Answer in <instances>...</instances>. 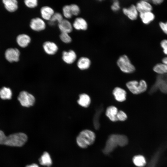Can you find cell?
Wrapping results in <instances>:
<instances>
[{"label":"cell","instance_id":"d6986e66","mask_svg":"<svg viewBox=\"0 0 167 167\" xmlns=\"http://www.w3.org/2000/svg\"><path fill=\"white\" fill-rule=\"evenodd\" d=\"M58 27L61 32L69 33L73 30V26L70 21L63 19L58 23Z\"/></svg>","mask_w":167,"mask_h":167},{"label":"cell","instance_id":"d6a6232c","mask_svg":"<svg viewBox=\"0 0 167 167\" xmlns=\"http://www.w3.org/2000/svg\"><path fill=\"white\" fill-rule=\"evenodd\" d=\"M70 6L72 15H78L80 12L79 7L75 4H72Z\"/></svg>","mask_w":167,"mask_h":167},{"label":"cell","instance_id":"e575fe53","mask_svg":"<svg viewBox=\"0 0 167 167\" xmlns=\"http://www.w3.org/2000/svg\"><path fill=\"white\" fill-rule=\"evenodd\" d=\"M160 44L163 53L167 56V39H163L161 41Z\"/></svg>","mask_w":167,"mask_h":167},{"label":"cell","instance_id":"9a60e30c","mask_svg":"<svg viewBox=\"0 0 167 167\" xmlns=\"http://www.w3.org/2000/svg\"><path fill=\"white\" fill-rule=\"evenodd\" d=\"M30 37L25 34L18 35L16 37V41L18 45L21 47H26L31 41Z\"/></svg>","mask_w":167,"mask_h":167},{"label":"cell","instance_id":"ba28073f","mask_svg":"<svg viewBox=\"0 0 167 167\" xmlns=\"http://www.w3.org/2000/svg\"><path fill=\"white\" fill-rule=\"evenodd\" d=\"M29 26L32 30L36 32H40L44 30L46 26L44 20L39 17L31 19Z\"/></svg>","mask_w":167,"mask_h":167},{"label":"cell","instance_id":"8992f818","mask_svg":"<svg viewBox=\"0 0 167 167\" xmlns=\"http://www.w3.org/2000/svg\"><path fill=\"white\" fill-rule=\"evenodd\" d=\"M158 89L164 93H167V73L157 76L154 84L151 89L150 92L152 93Z\"/></svg>","mask_w":167,"mask_h":167},{"label":"cell","instance_id":"6da1fadb","mask_svg":"<svg viewBox=\"0 0 167 167\" xmlns=\"http://www.w3.org/2000/svg\"><path fill=\"white\" fill-rule=\"evenodd\" d=\"M127 137L123 135L112 134L108 137L105 146L103 150V152L108 155L112 152L118 146L123 147L127 145Z\"/></svg>","mask_w":167,"mask_h":167},{"label":"cell","instance_id":"e0dca14e","mask_svg":"<svg viewBox=\"0 0 167 167\" xmlns=\"http://www.w3.org/2000/svg\"><path fill=\"white\" fill-rule=\"evenodd\" d=\"M73 27L78 30H86L88 27L86 20L81 17H78L75 19L72 25Z\"/></svg>","mask_w":167,"mask_h":167},{"label":"cell","instance_id":"4dcf8cb0","mask_svg":"<svg viewBox=\"0 0 167 167\" xmlns=\"http://www.w3.org/2000/svg\"><path fill=\"white\" fill-rule=\"evenodd\" d=\"M59 37L61 41L65 43H69L72 41L71 38L68 33L61 32Z\"/></svg>","mask_w":167,"mask_h":167},{"label":"cell","instance_id":"1f68e13d","mask_svg":"<svg viewBox=\"0 0 167 167\" xmlns=\"http://www.w3.org/2000/svg\"><path fill=\"white\" fill-rule=\"evenodd\" d=\"M24 3L26 6L30 8H33L37 6L38 1L37 0H25Z\"/></svg>","mask_w":167,"mask_h":167},{"label":"cell","instance_id":"ac0fdd59","mask_svg":"<svg viewBox=\"0 0 167 167\" xmlns=\"http://www.w3.org/2000/svg\"><path fill=\"white\" fill-rule=\"evenodd\" d=\"M54 10L50 7L44 6L40 10V13L43 19L49 21L54 13Z\"/></svg>","mask_w":167,"mask_h":167},{"label":"cell","instance_id":"603a6c76","mask_svg":"<svg viewBox=\"0 0 167 167\" xmlns=\"http://www.w3.org/2000/svg\"><path fill=\"white\" fill-rule=\"evenodd\" d=\"M91 100L90 96L88 94L83 93L79 96L77 101L78 103L81 106L86 108L88 107L91 103Z\"/></svg>","mask_w":167,"mask_h":167},{"label":"cell","instance_id":"277c9868","mask_svg":"<svg viewBox=\"0 0 167 167\" xmlns=\"http://www.w3.org/2000/svg\"><path fill=\"white\" fill-rule=\"evenodd\" d=\"M117 64L120 70L126 73H131L135 71V66L126 55L120 56L117 60Z\"/></svg>","mask_w":167,"mask_h":167},{"label":"cell","instance_id":"8d00e7d4","mask_svg":"<svg viewBox=\"0 0 167 167\" xmlns=\"http://www.w3.org/2000/svg\"><path fill=\"white\" fill-rule=\"evenodd\" d=\"M119 2L118 1L116 0L114 1L111 6L112 10L113 11H117L120 9Z\"/></svg>","mask_w":167,"mask_h":167},{"label":"cell","instance_id":"7402d4cb","mask_svg":"<svg viewBox=\"0 0 167 167\" xmlns=\"http://www.w3.org/2000/svg\"><path fill=\"white\" fill-rule=\"evenodd\" d=\"M91 64V62L90 59L84 57L80 58L77 62V66L81 70L87 69L90 67Z\"/></svg>","mask_w":167,"mask_h":167},{"label":"cell","instance_id":"cb8c5ba5","mask_svg":"<svg viewBox=\"0 0 167 167\" xmlns=\"http://www.w3.org/2000/svg\"><path fill=\"white\" fill-rule=\"evenodd\" d=\"M103 108L102 106H99L96 110L93 118V122L94 126L96 130L98 129L100 127L99 123L100 117L103 111Z\"/></svg>","mask_w":167,"mask_h":167},{"label":"cell","instance_id":"4316f807","mask_svg":"<svg viewBox=\"0 0 167 167\" xmlns=\"http://www.w3.org/2000/svg\"><path fill=\"white\" fill-rule=\"evenodd\" d=\"M153 71L159 75L167 73V65L163 63L156 64L153 67Z\"/></svg>","mask_w":167,"mask_h":167},{"label":"cell","instance_id":"9c48e42d","mask_svg":"<svg viewBox=\"0 0 167 167\" xmlns=\"http://www.w3.org/2000/svg\"><path fill=\"white\" fill-rule=\"evenodd\" d=\"M20 51L16 48H10L5 51V55L6 59L9 62H17L19 60Z\"/></svg>","mask_w":167,"mask_h":167},{"label":"cell","instance_id":"f35d334b","mask_svg":"<svg viewBox=\"0 0 167 167\" xmlns=\"http://www.w3.org/2000/svg\"><path fill=\"white\" fill-rule=\"evenodd\" d=\"M162 62L167 65V56L162 58Z\"/></svg>","mask_w":167,"mask_h":167},{"label":"cell","instance_id":"f546056e","mask_svg":"<svg viewBox=\"0 0 167 167\" xmlns=\"http://www.w3.org/2000/svg\"><path fill=\"white\" fill-rule=\"evenodd\" d=\"M62 13L66 19L71 18L72 15L70 5L64 6L62 8Z\"/></svg>","mask_w":167,"mask_h":167},{"label":"cell","instance_id":"ab89813d","mask_svg":"<svg viewBox=\"0 0 167 167\" xmlns=\"http://www.w3.org/2000/svg\"><path fill=\"white\" fill-rule=\"evenodd\" d=\"M26 167H39V166L36 164L33 163L31 165H27Z\"/></svg>","mask_w":167,"mask_h":167},{"label":"cell","instance_id":"ffe728a7","mask_svg":"<svg viewBox=\"0 0 167 167\" xmlns=\"http://www.w3.org/2000/svg\"><path fill=\"white\" fill-rule=\"evenodd\" d=\"M118 111L116 107L110 106L107 108L105 115L110 121L115 122L118 121L117 116Z\"/></svg>","mask_w":167,"mask_h":167},{"label":"cell","instance_id":"5bb4252c","mask_svg":"<svg viewBox=\"0 0 167 167\" xmlns=\"http://www.w3.org/2000/svg\"><path fill=\"white\" fill-rule=\"evenodd\" d=\"M113 94L115 100L118 102H123L126 99V92L121 88L116 87L114 88L113 91Z\"/></svg>","mask_w":167,"mask_h":167},{"label":"cell","instance_id":"83f0119b","mask_svg":"<svg viewBox=\"0 0 167 167\" xmlns=\"http://www.w3.org/2000/svg\"><path fill=\"white\" fill-rule=\"evenodd\" d=\"M132 161L134 165L138 167L144 166L146 164L145 157L141 155H137L133 158Z\"/></svg>","mask_w":167,"mask_h":167},{"label":"cell","instance_id":"74e56055","mask_svg":"<svg viewBox=\"0 0 167 167\" xmlns=\"http://www.w3.org/2000/svg\"><path fill=\"white\" fill-rule=\"evenodd\" d=\"M155 5H159L161 4L164 0H152L151 1Z\"/></svg>","mask_w":167,"mask_h":167},{"label":"cell","instance_id":"30bf717a","mask_svg":"<svg viewBox=\"0 0 167 167\" xmlns=\"http://www.w3.org/2000/svg\"><path fill=\"white\" fill-rule=\"evenodd\" d=\"M122 11L125 15L132 20L136 19L139 14L136 6L133 4L131 5L127 8H123Z\"/></svg>","mask_w":167,"mask_h":167},{"label":"cell","instance_id":"7a4b0ae2","mask_svg":"<svg viewBox=\"0 0 167 167\" xmlns=\"http://www.w3.org/2000/svg\"><path fill=\"white\" fill-rule=\"evenodd\" d=\"M27 135L21 132L11 134L8 136L2 133L0 136V144L11 146L21 147L27 142Z\"/></svg>","mask_w":167,"mask_h":167},{"label":"cell","instance_id":"52a82bcc","mask_svg":"<svg viewBox=\"0 0 167 167\" xmlns=\"http://www.w3.org/2000/svg\"><path fill=\"white\" fill-rule=\"evenodd\" d=\"M18 100L22 106L25 107L33 105L35 102L34 97L25 91H22L20 92Z\"/></svg>","mask_w":167,"mask_h":167},{"label":"cell","instance_id":"44dd1931","mask_svg":"<svg viewBox=\"0 0 167 167\" xmlns=\"http://www.w3.org/2000/svg\"><path fill=\"white\" fill-rule=\"evenodd\" d=\"M2 2L5 8L9 12H14L18 8V2L16 0H3Z\"/></svg>","mask_w":167,"mask_h":167},{"label":"cell","instance_id":"3957f363","mask_svg":"<svg viewBox=\"0 0 167 167\" xmlns=\"http://www.w3.org/2000/svg\"><path fill=\"white\" fill-rule=\"evenodd\" d=\"M96 139L95 133L89 130H84L81 131L76 139L78 145L83 148H86L92 144Z\"/></svg>","mask_w":167,"mask_h":167},{"label":"cell","instance_id":"d590c367","mask_svg":"<svg viewBox=\"0 0 167 167\" xmlns=\"http://www.w3.org/2000/svg\"><path fill=\"white\" fill-rule=\"evenodd\" d=\"M159 25L162 32L167 35V21L165 22H160Z\"/></svg>","mask_w":167,"mask_h":167},{"label":"cell","instance_id":"d4e9b609","mask_svg":"<svg viewBox=\"0 0 167 167\" xmlns=\"http://www.w3.org/2000/svg\"><path fill=\"white\" fill-rule=\"evenodd\" d=\"M40 164L49 167L52 164V161L49 153L45 152L39 159Z\"/></svg>","mask_w":167,"mask_h":167},{"label":"cell","instance_id":"484cf974","mask_svg":"<svg viewBox=\"0 0 167 167\" xmlns=\"http://www.w3.org/2000/svg\"><path fill=\"white\" fill-rule=\"evenodd\" d=\"M12 95L11 90L9 88L3 87L0 89V97L2 100L11 99Z\"/></svg>","mask_w":167,"mask_h":167},{"label":"cell","instance_id":"2e32d148","mask_svg":"<svg viewBox=\"0 0 167 167\" xmlns=\"http://www.w3.org/2000/svg\"><path fill=\"white\" fill-rule=\"evenodd\" d=\"M139 17L142 23L146 25L149 24L155 19V15L152 11L139 13Z\"/></svg>","mask_w":167,"mask_h":167},{"label":"cell","instance_id":"836d02e7","mask_svg":"<svg viewBox=\"0 0 167 167\" xmlns=\"http://www.w3.org/2000/svg\"><path fill=\"white\" fill-rule=\"evenodd\" d=\"M117 117L118 120L121 121H125L127 118L126 114L122 110L118 111Z\"/></svg>","mask_w":167,"mask_h":167},{"label":"cell","instance_id":"5b68a950","mask_svg":"<svg viewBox=\"0 0 167 167\" xmlns=\"http://www.w3.org/2000/svg\"><path fill=\"white\" fill-rule=\"evenodd\" d=\"M126 85L129 90L134 94L142 93L145 91L147 88V84L143 80H141L139 82L131 81L127 82Z\"/></svg>","mask_w":167,"mask_h":167},{"label":"cell","instance_id":"4fadbf2b","mask_svg":"<svg viewBox=\"0 0 167 167\" xmlns=\"http://www.w3.org/2000/svg\"><path fill=\"white\" fill-rule=\"evenodd\" d=\"M135 6L139 14L147 11H152L153 9L151 4L147 0L140 1L137 2Z\"/></svg>","mask_w":167,"mask_h":167},{"label":"cell","instance_id":"7c38bea8","mask_svg":"<svg viewBox=\"0 0 167 167\" xmlns=\"http://www.w3.org/2000/svg\"><path fill=\"white\" fill-rule=\"evenodd\" d=\"M62 58L63 61L68 64L73 63L77 58L76 53L72 50L64 51L62 54Z\"/></svg>","mask_w":167,"mask_h":167},{"label":"cell","instance_id":"f1b7e54d","mask_svg":"<svg viewBox=\"0 0 167 167\" xmlns=\"http://www.w3.org/2000/svg\"><path fill=\"white\" fill-rule=\"evenodd\" d=\"M63 19L62 15L59 12L54 13L50 20L49 21V23L51 25L54 24L55 22L58 23L61 22Z\"/></svg>","mask_w":167,"mask_h":167},{"label":"cell","instance_id":"8fae6325","mask_svg":"<svg viewBox=\"0 0 167 167\" xmlns=\"http://www.w3.org/2000/svg\"><path fill=\"white\" fill-rule=\"evenodd\" d=\"M43 48L45 53L49 55L55 54L58 49V47L55 43L49 41L44 43Z\"/></svg>","mask_w":167,"mask_h":167}]
</instances>
